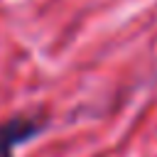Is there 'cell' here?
Segmentation results:
<instances>
[{"label":"cell","mask_w":157,"mask_h":157,"mask_svg":"<svg viewBox=\"0 0 157 157\" xmlns=\"http://www.w3.org/2000/svg\"><path fill=\"white\" fill-rule=\"evenodd\" d=\"M42 130H44V123L34 118L17 115V118L2 120L0 123V157H15L17 145L37 137Z\"/></svg>","instance_id":"obj_1"}]
</instances>
